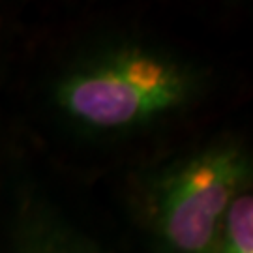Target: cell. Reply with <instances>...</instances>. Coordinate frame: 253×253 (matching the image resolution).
I'll return each mask as SVG.
<instances>
[{"instance_id": "cell-1", "label": "cell", "mask_w": 253, "mask_h": 253, "mask_svg": "<svg viewBox=\"0 0 253 253\" xmlns=\"http://www.w3.org/2000/svg\"><path fill=\"white\" fill-rule=\"evenodd\" d=\"M182 81L169 66L131 56L70 84L66 103L73 115L96 126H122L172 105Z\"/></svg>"}, {"instance_id": "cell-2", "label": "cell", "mask_w": 253, "mask_h": 253, "mask_svg": "<svg viewBox=\"0 0 253 253\" xmlns=\"http://www.w3.org/2000/svg\"><path fill=\"white\" fill-rule=\"evenodd\" d=\"M240 167L235 154L217 152L193 162L176 178L165 203V233L176 250L208 253L217 223L231 207Z\"/></svg>"}, {"instance_id": "cell-3", "label": "cell", "mask_w": 253, "mask_h": 253, "mask_svg": "<svg viewBox=\"0 0 253 253\" xmlns=\"http://www.w3.org/2000/svg\"><path fill=\"white\" fill-rule=\"evenodd\" d=\"M223 253H253V203L242 195L227 210Z\"/></svg>"}]
</instances>
